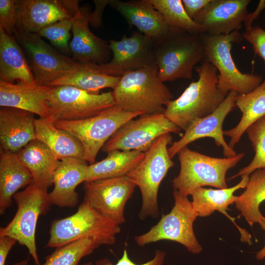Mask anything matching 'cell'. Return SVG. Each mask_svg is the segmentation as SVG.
Masks as SVG:
<instances>
[{"label":"cell","mask_w":265,"mask_h":265,"mask_svg":"<svg viewBox=\"0 0 265 265\" xmlns=\"http://www.w3.org/2000/svg\"><path fill=\"white\" fill-rule=\"evenodd\" d=\"M236 105L242 113L240 121L234 128L223 131L230 138L228 145L233 149L247 129L265 115V79L251 92L238 94Z\"/></svg>","instance_id":"obj_29"},{"label":"cell","mask_w":265,"mask_h":265,"mask_svg":"<svg viewBox=\"0 0 265 265\" xmlns=\"http://www.w3.org/2000/svg\"><path fill=\"white\" fill-rule=\"evenodd\" d=\"M238 94L235 91H230L223 102L212 113L193 121L185 131L183 136L168 148L170 157L172 159L180 150L191 142L205 137L212 138L215 144L222 147L225 158L236 156V151L229 147L224 138L223 124L227 115L236 106V99Z\"/></svg>","instance_id":"obj_16"},{"label":"cell","mask_w":265,"mask_h":265,"mask_svg":"<svg viewBox=\"0 0 265 265\" xmlns=\"http://www.w3.org/2000/svg\"><path fill=\"white\" fill-rule=\"evenodd\" d=\"M87 162L82 159L67 158L60 160L53 177V188L49 193L53 205L59 208H73L79 202L76 191L85 182Z\"/></svg>","instance_id":"obj_20"},{"label":"cell","mask_w":265,"mask_h":265,"mask_svg":"<svg viewBox=\"0 0 265 265\" xmlns=\"http://www.w3.org/2000/svg\"><path fill=\"white\" fill-rule=\"evenodd\" d=\"M250 0H211L194 22L200 25L204 34L228 35L238 30L248 15Z\"/></svg>","instance_id":"obj_18"},{"label":"cell","mask_w":265,"mask_h":265,"mask_svg":"<svg viewBox=\"0 0 265 265\" xmlns=\"http://www.w3.org/2000/svg\"><path fill=\"white\" fill-rule=\"evenodd\" d=\"M107 154L103 160L88 165L85 182L127 176L145 156V153L135 150H115Z\"/></svg>","instance_id":"obj_30"},{"label":"cell","mask_w":265,"mask_h":265,"mask_svg":"<svg viewBox=\"0 0 265 265\" xmlns=\"http://www.w3.org/2000/svg\"><path fill=\"white\" fill-rule=\"evenodd\" d=\"M196 71L198 80L191 82L181 96L170 101L163 112L184 131L195 120L212 113L227 95L217 86L218 74L212 64L203 60Z\"/></svg>","instance_id":"obj_1"},{"label":"cell","mask_w":265,"mask_h":265,"mask_svg":"<svg viewBox=\"0 0 265 265\" xmlns=\"http://www.w3.org/2000/svg\"><path fill=\"white\" fill-rule=\"evenodd\" d=\"M135 187L127 176L86 181L83 187V201L120 225L125 222V206Z\"/></svg>","instance_id":"obj_14"},{"label":"cell","mask_w":265,"mask_h":265,"mask_svg":"<svg viewBox=\"0 0 265 265\" xmlns=\"http://www.w3.org/2000/svg\"><path fill=\"white\" fill-rule=\"evenodd\" d=\"M17 0H0V27L13 35L16 30Z\"/></svg>","instance_id":"obj_37"},{"label":"cell","mask_w":265,"mask_h":265,"mask_svg":"<svg viewBox=\"0 0 265 265\" xmlns=\"http://www.w3.org/2000/svg\"><path fill=\"white\" fill-rule=\"evenodd\" d=\"M110 5L141 32L152 40L164 33L170 26L162 15L154 7L149 0H135L123 1L111 0Z\"/></svg>","instance_id":"obj_24"},{"label":"cell","mask_w":265,"mask_h":265,"mask_svg":"<svg viewBox=\"0 0 265 265\" xmlns=\"http://www.w3.org/2000/svg\"><path fill=\"white\" fill-rule=\"evenodd\" d=\"M149 1L162 15L169 26L197 35L204 33L202 27L188 16L181 0Z\"/></svg>","instance_id":"obj_33"},{"label":"cell","mask_w":265,"mask_h":265,"mask_svg":"<svg viewBox=\"0 0 265 265\" xmlns=\"http://www.w3.org/2000/svg\"><path fill=\"white\" fill-rule=\"evenodd\" d=\"M259 224L262 229L265 232V216H264V219ZM255 257L258 260H262L265 258V245L260 250L257 252Z\"/></svg>","instance_id":"obj_44"},{"label":"cell","mask_w":265,"mask_h":265,"mask_svg":"<svg viewBox=\"0 0 265 265\" xmlns=\"http://www.w3.org/2000/svg\"><path fill=\"white\" fill-rule=\"evenodd\" d=\"M100 245L93 239L84 238L55 248L41 265H78L84 257Z\"/></svg>","instance_id":"obj_34"},{"label":"cell","mask_w":265,"mask_h":265,"mask_svg":"<svg viewBox=\"0 0 265 265\" xmlns=\"http://www.w3.org/2000/svg\"><path fill=\"white\" fill-rule=\"evenodd\" d=\"M81 265H93V263L91 262H89L83 263Z\"/></svg>","instance_id":"obj_46"},{"label":"cell","mask_w":265,"mask_h":265,"mask_svg":"<svg viewBox=\"0 0 265 265\" xmlns=\"http://www.w3.org/2000/svg\"><path fill=\"white\" fill-rule=\"evenodd\" d=\"M121 77L104 74L89 64L77 63L71 70L52 83L50 87L69 85L92 94H99L100 90L111 88L114 89Z\"/></svg>","instance_id":"obj_31"},{"label":"cell","mask_w":265,"mask_h":265,"mask_svg":"<svg viewBox=\"0 0 265 265\" xmlns=\"http://www.w3.org/2000/svg\"><path fill=\"white\" fill-rule=\"evenodd\" d=\"M77 0H17L16 29L38 33L58 21L74 17L79 11Z\"/></svg>","instance_id":"obj_17"},{"label":"cell","mask_w":265,"mask_h":265,"mask_svg":"<svg viewBox=\"0 0 265 265\" xmlns=\"http://www.w3.org/2000/svg\"><path fill=\"white\" fill-rule=\"evenodd\" d=\"M142 115L125 111L115 105L87 119L53 123L57 128L70 132L80 141L84 150L83 159L91 164L95 162L100 150L121 126Z\"/></svg>","instance_id":"obj_10"},{"label":"cell","mask_w":265,"mask_h":265,"mask_svg":"<svg viewBox=\"0 0 265 265\" xmlns=\"http://www.w3.org/2000/svg\"><path fill=\"white\" fill-rule=\"evenodd\" d=\"M265 201V168L251 173L244 191L237 196L236 208L240 211L250 227L260 223L264 219L260 210V205Z\"/></svg>","instance_id":"obj_32"},{"label":"cell","mask_w":265,"mask_h":265,"mask_svg":"<svg viewBox=\"0 0 265 265\" xmlns=\"http://www.w3.org/2000/svg\"><path fill=\"white\" fill-rule=\"evenodd\" d=\"M206 60L212 64L218 71V88L228 94L235 91L239 94L248 93L263 81L257 74L243 73L237 67L231 53L232 44L240 42L242 34L238 30L228 35H201ZM202 60V61H203Z\"/></svg>","instance_id":"obj_7"},{"label":"cell","mask_w":265,"mask_h":265,"mask_svg":"<svg viewBox=\"0 0 265 265\" xmlns=\"http://www.w3.org/2000/svg\"><path fill=\"white\" fill-rule=\"evenodd\" d=\"M170 133L159 137L145 153L140 163L127 176L141 192L142 205L139 218H158L159 210L158 201L160 185L174 162L170 157L168 146L172 144Z\"/></svg>","instance_id":"obj_6"},{"label":"cell","mask_w":265,"mask_h":265,"mask_svg":"<svg viewBox=\"0 0 265 265\" xmlns=\"http://www.w3.org/2000/svg\"><path fill=\"white\" fill-rule=\"evenodd\" d=\"M52 87L18 81L16 84L0 80V107H14L49 118L47 100Z\"/></svg>","instance_id":"obj_23"},{"label":"cell","mask_w":265,"mask_h":265,"mask_svg":"<svg viewBox=\"0 0 265 265\" xmlns=\"http://www.w3.org/2000/svg\"><path fill=\"white\" fill-rule=\"evenodd\" d=\"M255 155L251 162L230 178V180L243 175H249L255 170L265 168V115L250 126L246 130Z\"/></svg>","instance_id":"obj_35"},{"label":"cell","mask_w":265,"mask_h":265,"mask_svg":"<svg viewBox=\"0 0 265 265\" xmlns=\"http://www.w3.org/2000/svg\"><path fill=\"white\" fill-rule=\"evenodd\" d=\"M111 0H94L95 10L89 15V23L95 27H100L102 25L103 13L106 6L110 4Z\"/></svg>","instance_id":"obj_41"},{"label":"cell","mask_w":265,"mask_h":265,"mask_svg":"<svg viewBox=\"0 0 265 265\" xmlns=\"http://www.w3.org/2000/svg\"><path fill=\"white\" fill-rule=\"evenodd\" d=\"M112 92L116 106L143 115L163 113L173 98L156 64L124 74Z\"/></svg>","instance_id":"obj_2"},{"label":"cell","mask_w":265,"mask_h":265,"mask_svg":"<svg viewBox=\"0 0 265 265\" xmlns=\"http://www.w3.org/2000/svg\"><path fill=\"white\" fill-rule=\"evenodd\" d=\"M180 170L172 181L174 190L184 197L196 189L210 186L217 188L228 187L227 171L235 167L244 156V153L231 158H214L192 150L187 147L178 153Z\"/></svg>","instance_id":"obj_5"},{"label":"cell","mask_w":265,"mask_h":265,"mask_svg":"<svg viewBox=\"0 0 265 265\" xmlns=\"http://www.w3.org/2000/svg\"><path fill=\"white\" fill-rule=\"evenodd\" d=\"M34 126L36 139L45 144L59 160L67 158L83 159V146L70 132L57 128L48 118L35 119Z\"/></svg>","instance_id":"obj_28"},{"label":"cell","mask_w":265,"mask_h":265,"mask_svg":"<svg viewBox=\"0 0 265 265\" xmlns=\"http://www.w3.org/2000/svg\"><path fill=\"white\" fill-rule=\"evenodd\" d=\"M181 129L163 113L142 115L121 126L102 148L108 153L115 150H135L145 153L160 136L177 133Z\"/></svg>","instance_id":"obj_12"},{"label":"cell","mask_w":265,"mask_h":265,"mask_svg":"<svg viewBox=\"0 0 265 265\" xmlns=\"http://www.w3.org/2000/svg\"><path fill=\"white\" fill-rule=\"evenodd\" d=\"M152 41L155 63L163 82L191 79L195 65L205 57L201 35L170 27Z\"/></svg>","instance_id":"obj_3"},{"label":"cell","mask_w":265,"mask_h":265,"mask_svg":"<svg viewBox=\"0 0 265 265\" xmlns=\"http://www.w3.org/2000/svg\"><path fill=\"white\" fill-rule=\"evenodd\" d=\"M240 181L236 185L225 188H207L201 187L196 189L190 195L192 204L198 216H209L218 211L227 217L237 227L240 232V240L249 244L252 243V237L245 229L239 227L235 222V218L227 212L228 206L235 203L237 196L234 195L239 189L245 188L249 180V175L241 177Z\"/></svg>","instance_id":"obj_22"},{"label":"cell","mask_w":265,"mask_h":265,"mask_svg":"<svg viewBox=\"0 0 265 265\" xmlns=\"http://www.w3.org/2000/svg\"><path fill=\"white\" fill-rule=\"evenodd\" d=\"M174 205L167 214H162L158 223L147 232L135 236L136 244L142 247L162 240L177 242L191 253L197 254L202 250L193 230V223L198 215L191 201L174 190Z\"/></svg>","instance_id":"obj_9"},{"label":"cell","mask_w":265,"mask_h":265,"mask_svg":"<svg viewBox=\"0 0 265 265\" xmlns=\"http://www.w3.org/2000/svg\"><path fill=\"white\" fill-rule=\"evenodd\" d=\"M88 10L80 7L74 16L69 44L73 59L78 63L102 64L108 62L111 52L109 44L90 30Z\"/></svg>","instance_id":"obj_19"},{"label":"cell","mask_w":265,"mask_h":265,"mask_svg":"<svg viewBox=\"0 0 265 265\" xmlns=\"http://www.w3.org/2000/svg\"><path fill=\"white\" fill-rule=\"evenodd\" d=\"M13 35L27 57L37 85L50 87L77 63L57 52L37 33L16 29Z\"/></svg>","instance_id":"obj_13"},{"label":"cell","mask_w":265,"mask_h":265,"mask_svg":"<svg viewBox=\"0 0 265 265\" xmlns=\"http://www.w3.org/2000/svg\"><path fill=\"white\" fill-rule=\"evenodd\" d=\"M17 211L5 226L0 228V238L9 237L28 249L35 265H41L35 241L38 218L45 215L52 205L47 190L32 183L13 196Z\"/></svg>","instance_id":"obj_8"},{"label":"cell","mask_w":265,"mask_h":265,"mask_svg":"<svg viewBox=\"0 0 265 265\" xmlns=\"http://www.w3.org/2000/svg\"><path fill=\"white\" fill-rule=\"evenodd\" d=\"M18 158L32 174L33 183L47 190L53 185L59 160L43 142L35 139L17 153Z\"/></svg>","instance_id":"obj_27"},{"label":"cell","mask_w":265,"mask_h":265,"mask_svg":"<svg viewBox=\"0 0 265 265\" xmlns=\"http://www.w3.org/2000/svg\"><path fill=\"white\" fill-rule=\"evenodd\" d=\"M33 183L29 170L17 154L0 151V214L2 215L12 204L13 196L21 188Z\"/></svg>","instance_id":"obj_26"},{"label":"cell","mask_w":265,"mask_h":265,"mask_svg":"<svg viewBox=\"0 0 265 265\" xmlns=\"http://www.w3.org/2000/svg\"><path fill=\"white\" fill-rule=\"evenodd\" d=\"M74 17L58 21L42 29L37 34L49 40L51 44L63 51L70 52V38Z\"/></svg>","instance_id":"obj_36"},{"label":"cell","mask_w":265,"mask_h":265,"mask_svg":"<svg viewBox=\"0 0 265 265\" xmlns=\"http://www.w3.org/2000/svg\"><path fill=\"white\" fill-rule=\"evenodd\" d=\"M242 36L252 45L255 53L265 62V30L259 26H252Z\"/></svg>","instance_id":"obj_38"},{"label":"cell","mask_w":265,"mask_h":265,"mask_svg":"<svg viewBox=\"0 0 265 265\" xmlns=\"http://www.w3.org/2000/svg\"><path fill=\"white\" fill-rule=\"evenodd\" d=\"M165 252L159 249H157L152 259L142 264H136L132 261L128 255L126 249L123 250L122 257L115 264H113L108 259L103 258L98 260L95 265H163L165 259Z\"/></svg>","instance_id":"obj_39"},{"label":"cell","mask_w":265,"mask_h":265,"mask_svg":"<svg viewBox=\"0 0 265 265\" xmlns=\"http://www.w3.org/2000/svg\"><path fill=\"white\" fill-rule=\"evenodd\" d=\"M17 242L16 239L9 237L0 238V265H5L7 256Z\"/></svg>","instance_id":"obj_42"},{"label":"cell","mask_w":265,"mask_h":265,"mask_svg":"<svg viewBox=\"0 0 265 265\" xmlns=\"http://www.w3.org/2000/svg\"><path fill=\"white\" fill-rule=\"evenodd\" d=\"M185 10L193 21L211 0H182Z\"/></svg>","instance_id":"obj_40"},{"label":"cell","mask_w":265,"mask_h":265,"mask_svg":"<svg viewBox=\"0 0 265 265\" xmlns=\"http://www.w3.org/2000/svg\"><path fill=\"white\" fill-rule=\"evenodd\" d=\"M49 119L78 121L94 116L115 106L112 92L92 94L69 85L52 87L47 100Z\"/></svg>","instance_id":"obj_11"},{"label":"cell","mask_w":265,"mask_h":265,"mask_svg":"<svg viewBox=\"0 0 265 265\" xmlns=\"http://www.w3.org/2000/svg\"><path fill=\"white\" fill-rule=\"evenodd\" d=\"M120 232L119 225L83 201L75 213L51 222L46 247L56 248L84 238L93 239L100 246L111 245Z\"/></svg>","instance_id":"obj_4"},{"label":"cell","mask_w":265,"mask_h":265,"mask_svg":"<svg viewBox=\"0 0 265 265\" xmlns=\"http://www.w3.org/2000/svg\"><path fill=\"white\" fill-rule=\"evenodd\" d=\"M32 113L9 107L0 109V142L2 151L17 154L36 139Z\"/></svg>","instance_id":"obj_21"},{"label":"cell","mask_w":265,"mask_h":265,"mask_svg":"<svg viewBox=\"0 0 265 265\" xmlns=\"http://www.w3.org/2000/svg\"><path fill=\"white\" fill-rule=\"evenodd\" d=\"M108 43L111 59L106 63L92 64L104 74L121 77L155 64L153 41L140 32H134L130 37L125 35L119 41L111 40Z\"/></svg>","instance_id":"obj_15"},{"label":"cell","mask_w":265,"mask_h":265,"mask_svg":"<svg viewBox=\"0 0 265 265\" xmlns=\"http://www.w3.org/2000/svg\"><path fill=\"white\" fill-rule=\"evenodd\" d=\"M0 78L6 82L15 80L36 84L25 54L13 35L0 27Z\"/></svg>","instance_id":"obj_25"},{"label":"cell","mask_w":265,"mask_h":265,"mask_svg":"<svg viewBox=\"0 0 265 265\" xmlns=\"http://www.w3.org/2000/svg\"><path fill=\"white\" fill-rule=\"evenodd\" d=\"M265 8V0H260L258 6L255 12L249 13L247 18L245 20L244 24L245 30H247L252 27L251 25L253 21L256 19L260 15L261 12Z\"/></svg>","instance_id":"obj_43"},{"label":"cell","mask_w":265,"mask_h":265,"mask_svg":"<svg viewBox=\"0 0 265 265\" xmlns=\"http://www.w3.org/2000/svg\"><path fill=\"white\" fill-rule=\"evenodd\" d=\"M28 263V258L23 260L20 262L15 263L13 265H27Z\"/></svg>","instance_id":"obj_45"}]
</instances>
